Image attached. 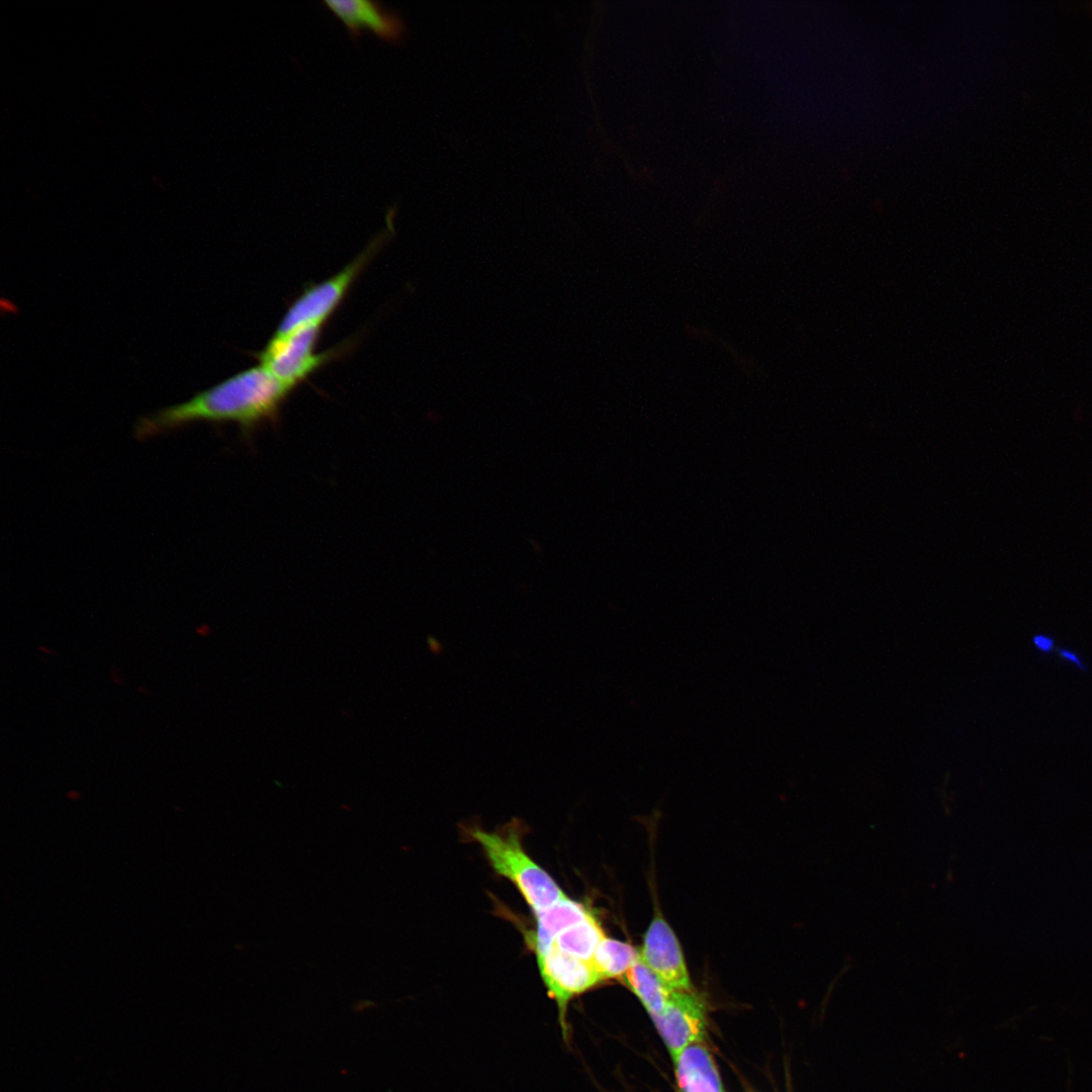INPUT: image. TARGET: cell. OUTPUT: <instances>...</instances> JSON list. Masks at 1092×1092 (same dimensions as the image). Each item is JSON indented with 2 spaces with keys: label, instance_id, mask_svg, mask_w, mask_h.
<instances>
[{
  "label": "cell",
  "instance_id": "6da1fadb",
  "mask_svg": "<svg viewBox=\"0 0 1092 1092\" xmlns=\"http://www.w3.org/2000/svg\"><path fill=\"white\" fill-rule=\"evenodd\" d=\"M292 389L258 365L183 402L140 417L133 433L136 439L147 440L203 422L235 424L243 434L250 435L260 426L277 420Z\"/></svg>",
  "mask_w": 1092,
  "mask_h": 1092
},
{
  "label": "cell",
  "instance_id": "7a4b0ae2",
  "mask_svg": "<svg viewBox=\"0 0 1092 1092\" xmlns=\"http://www.w3.org/2000/svg\"><path fill=\"white\" fill-rule=\"evenodd\" d=\"M467 831L479 843L492 869L516 886L535 915L567 897L548 873L527 854L517 826L508 825L494 832L479 827Z\"/></svg>",
  "mask_w": 1092,
  "mask_h": 1092
},
{
  "label": "cell",
  "instance_id": "3957f363",
  "mask_svg": "<svg viewBox=\"0 0 1092 1092\" xmlns=\"http://www.w3.org/2000/svg\"><path fill=\"white\" fill-rule=\"evenodd\" d=\"M389 235V230L379 235L351 263L332 277L308 286L290 304L274 335L288 334L301 327L323 326L339 307L351 286Z\"/></svg>",
  "mask_w": 1092,
  "mask_h": 1092
},
{
  "label": "cell",
  "instance_id": "277c9868",
  "mask_svg": "<svg viewBox=\"0 0 1092 1092\" xmlns=\"http://www.w3.org/2000/svg\"><path fill=\"white\" fill-rule=\"evenodd\" d=\"M322 327L310 325L288 334L273 335L259 354V365L294 389L335 354L315 352Z\"/></svg>",
  "mask_w": 1092,
  "mask_h": 1092
},
{
  "label": "cell",
  "instance_id": "5b68a950",
  "mask_svg": "<svg viewBox=\"0 0 1092 1092\" xmlns=\"http://www.w3.org/2000/svg\"><path fill=\"white\" fill-rule=\"evenodd\" d=\"M537 961L544 985L557 1004L560 1030L567 1042L570 1030L567 1012L570 1001L603 980L590 962L564 953L553 946L537 957Z\"/></svg>",
  "mask_w": 1092,
  "mask_h": 1092
},
{
  "label": "cell",
  "instance_id": "8992f818",
  "mask_svg": "<svg viewBox=\"0 0 1092 1092\" xmlns=\"http://www.w3.org/2000/svg\"><path fill=\"white\" fill-rule=\"evenodd\" d=\"M672 1062L706 1033L705 1002L695 990H672L663 1010L651 1018Z\"/></svg>",
  "mask_w": 1092,
  "mask_h": 1092
},
{
  "label": "cell",
  "instance_id": "52a82bcc",
  "mask_svg": "<svg viewBox=\"0 0 1092 1092\" xmlns=\"http://www.w3.org/2000/svg\"><path fill=\"white\" fill-rule=\"evenodd\" d=\"M641 960L670 990L692 991L690 976L679 942L664 918L655 916L645 935Z\"/></svg>",
  "mask_w": 1092,
  "mask_h": 1092
},
{
  "label": "cell",
  "instance_id": "ba28073f",
  "mask_svg": "<svg viewBox=\"0 0 1092 1092\" xmlns=\"http://www.w3.org/2000/svg\"><path fill=\"white\" fill-rule=\"evenodd\" d=\"M325 5L345 24L355 37L368 29L378 37L397 42L406 28L402 18L384 8L379 2L367 0H327Z\"/></svg>",
  "mask_w": 1092,
  "mask_h": 1092
},
{
  "label": "cell",
  "instance_id": "9c48e42d",
  "mask_svg": "<svg viewBox=\"0 0 1092 1092\" xmlns=\"http://www.w3.org/2000/svg\"><path fill=\"white\" fill-rule=\"evenodd\" d=\"M673 1064L677 1092H724L713 1057L701 1042L686 1048Z\"/></svg>",
  "mask_w": 1092,
  "mask_h": 1092
},
{
  "label": "cell",
  "instance_id": "30bf717a",
  "mask_svg": "<svg viewBox=\"0 0 1092 1092\" xmlns=\"http://www.w3.org/2000/svg\"><path fill=\"white\" fill-rule=\"evenodd\" d=\"M590 914V911L583 904L567 897L537 914L536 930L532 937L529 938L536 957H540L549 950L560 932Z\"/></svg>",
  "mask_w": 1092,
  "mask_h": 1092
},
{
  "label": "cell",
  "instance_id": "8fae6325",
  "mask_svg": "<svg viewBox=\"0 0 1092 1092\" xmlns=\"http://www.w3.org/2000/svg\"><path fill=\"white\" fill-rule=\"evenodd\" d=\"M623 979L627 987L639 998L651 1018L663 1010L672 990L661 982L639 954Z\"/></svg>",
  "mask_w": 1092,
  "mask_h": 1092
},
{
  "label": "cell",
  "instance_id": "7c38bea8",
  "mask_svg": "<svg viewBox=\"0 0 1092 1092\" xmlns=\"http://www.w3.org/2000/svg\"><path fill=\"white\" fill-rule=\"evenodd\" d=\"M605 936L601 924L590 914L560 932L551 946L564 953L590 962L597 946Z\"/></svg>",
  "mask_w": 1092,
  "mask_h": 1092
},
{
  "label": "cell",
  "instance_id": "4fadbf2b",
  "mask_svg": "<svg viewBox=\"0 0 1092 1092\" xmlns=\"http://www.w3.org/2000/svg\"><path fill=\"white\" fill-rule=\"evenodd\" d=\"M639 954L632 944L605 936L590 963L602 980L622 979Z\"/></svg>",
  "mask_w": 1092,
  "mask_h": 1092
},
{
  "label": "cell",
  "instance_id": "5bb4252c",
  "mask_svg": "<svg viewBox=\"0 0 1092 1092\" xmlns=\"http://www.w3.org/2000/svg\"><path fill=\"white\" fill-rule=\"evenodd\" d=\"M1032 643L1034 647L1043 653H1050L1055 648L1054 638L1045 634H1036L1032 637Z\"/></svg>",
  "mask_w": 1092,
  "mask_h": 1092
},
{
  "label": "cell",
  "instance_id": "9a60e30c",
  "mask_svg": "<svg viewBox=\"0 0 1092 1092\" xmlns=\"http://www.w3.org/2000/svg\"><path fill=\"white\" fill-rule=\"evenodd\" d=\"M1058 652H1059V654H1060V656L1062 658H1064L1065 660L1070 661L1071 663L1075 664L1081 670L1086 669L1085 664L1083 663V661L1081 660V658L1078 656V654L1076 652H1074V651H1072V650H1070L1068 648H1059Z\"/></svg>",
  "mask_w": 1092,
  "mask_h": 1092
},
{
  "label": "cell",
  "instance_id": "2e32d148",
  "mask_svg": "<svg viewBox=\"0 0 1092 1092\" xmlns=\"http://www.w3.org/2000/svg\"><path fill=\"white\" fill-rule=\"evenodd\" d=\"M427 644H428L429 650L431 652L435 653V654H439L443 649L442 644L440 643V641L438 639H436L435 637H432V636H429L427 638Z\"/></svg>",
  "mask_w": 1092,
  "mask_h": 1092
},
{
  "label": "cell",
  "instance_id": "e0dca14e",
  "mask_svg": "<svg viewBox=\"0 0 1092 1092\" xmlns=\"http://www.w3.org/2000/svg\"><path fill=\"white\" fill-rule=\"evenodd\" d=\"M110 678L115 685H118V686L123 685V678L121 676V673L116 667H113L111 669Z\"/></svg>",
  "mask_w": 1092,
  "mask_h": 1092
},
{
  "label": "cell",
  "instance_id": "ac0fdd59",
  "mask_svg": "<svg viewBox=\"0 0 1092 1092\" xmlns=\"http://www.w3.org/2000/svg\"><path fill=\"white\" fill-rule=\"evenodd\" d=\"M136 691L140 694H142L143 696H149L150 695V690L145 686H138Z\"/></svg>",
  "mask_w": 1092,
  "mask_h": 1092
},
{
  "label": "cell",
  "instance_id": "d6986e66",
  "mask_svg": "<svg viewBox=\"0 0 1092 1092\" xmlns=\"http://www.w3.org/2000/svg\"><path fill=\"white\" fill-rule=\"evenodd\" d=\"M38 649H39L40 651H42L43 653H46V654H49V655H54V654H56V651H54V650L50 649V648H49V647H47V646H42V645H40V646L38 647Z\"/></svg>",
  "mask_w": 1092,
  "mask_h": 1092
}]
</instances>
